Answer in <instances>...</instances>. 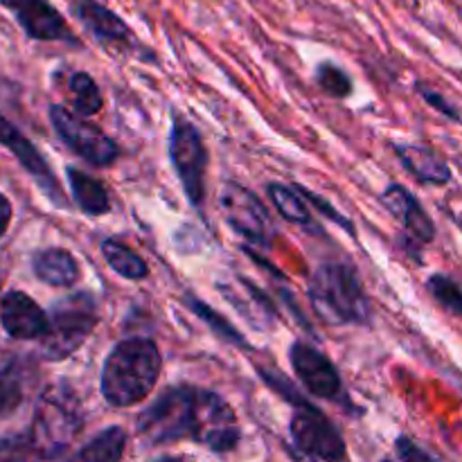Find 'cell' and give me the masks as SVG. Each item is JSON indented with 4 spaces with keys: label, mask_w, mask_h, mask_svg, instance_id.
<instances>
[{
    "label": "cell",
    "mask_w": 462,
    "mask_h": 462,
    "mask_svg": "<svg viewBox=\"0 0 462 462\" xmlns=\"http://www.w3.org/2000/svg\"><path fill=\"white\" fill-rule=\"evenodd\" d=\"M99 323V305L93 293L77 291L54 302L48 328L39 338V352L50 364L66 361L79 350Z\"/></svg>",
    "instance_id": "cell-5"
},
{
    "label": "cell",
    "mask_w": 462,
    "mask_h": 462,
    "mask_svg": "<svg viewBox=\"0 0 462 462\" xmlns=\"http://www.w3.org/2000/svg\"><path fill=\"white\" fill-rule=\"evenodd\" d=\"M161 370L162 356L152 338H125L113 346L104 361L99 391L111 406L129 409L152 395Z\"/></svg>",
    "instance_id": "cell-2"
},
{
    "label": "cell",
    "mask_w": 462,
    "mask_h": 462,
    "mask_svg": "<svg viewBox=\"0 0 462 462\" xmlns=\"http://www.w3.org/2000/svg\"><path fill=\"white\" fill-rule=\"evenodd\" d=\"M0 287H3V278H0Z\"/></svg>",
    "instance_id": "cell-31"
},
{
    "label": "cell",
    "mask_w": 462,
    "mask_h": 462,
    "mask_svg": "<svg viewBox=\"0 0 462 462\" xmlns=\"http://www.w3.org/2000/svg\"><path fill=\"white\" fill-rule=\"evenodd\" d=\"M0 144L16 156V161L23 165V170H25L27 174L34 179V183L39 185L41 192H43L54 206L66 210V192L61 189V183H59L57 176L52 174V167L45 162V158L41 156L39 149L30 143V138H25V135H23L12 122L5 120L3 116H0Z\"/></svg>",
    "instance_id": "cell-13"
},
{
    "label": "cell",
    "mask_w": 462,
    "mask_h": 462,
    "mask_svg": "<svg viewBox=\"0 0 462 462\" xmlns=\"http://www.w3.org/2000/svg\"><path fill=\"white\" fill-rule=\"evenodd\" d=\"M0 323L16 341H39L48 328V314L27 293L9 291L0 300Z\"/></svg>",
    "instance_id": "cell-14"
},
{
    "label": "cell",
    "mask_w": 462,
    "mask_h": 462,
    "mask_svg": "<svg viewBox=\"0 0 462 462\" xmlns=\"http://www.w3.org/2000/svg\"><path fill=\"white\" fill-rule=\"evenodd\" d=\"M266 192H269V199L273 201L275 210H278L287 221H291V224L296 226L314 224L305 199L296 192L293 185L289 188V185H282V183H269L266 185Z\"/></svg>",
    "instance_id": "cell-23"
},
{
    "label": "cell",
    "mask_w": 462,
    "mask_h": 462,
    "mask_svg": "<svg viewBox=\"0 0 462 462\" xmlns=\"http://www.w3.org/2000/svg\"><path fill=\"white\" fill-rule=\"evenodd\" d=\"M66 179L70 185V194L75 206L88 217H102L111 210V199L102 180L77 167H66Z\"/></svg>",
    "instance_id": "cell-18"
},
{
    "label": "cell",
    "mask_w": 462,
    "mask_h": 462,
    "mask_svg": "<svg viewBox=\"0 0 462 462\" xmlns=\"http://www.w3.org/2000/svg\"><path fill=\"white\" fill-rule=\"evenodd\" d=\"M12 215H14L12 203H9V199L5 197V194H0V237L7 233L9 221H12Z\"/></svg>",
    "instance_id": "cell-30"
},
{
    "label": "cell",
    "mask_w": 462,
    "mask_h": 462,
    "mask_svg": "<svg viewBox=\"0 0 462 462\" xmlns=\"http://www.w3.org/2000/svg\"><path fill=\"white\" fill-rule=\"evenodd\" d=\"M289 361H291L298 382L310 395L329 402H337L343 395V379L337 365L314 346L296 341L289 350Z\"/></svg>",
    "instance_id": "cell-12"
},
{
    "label": "cell",
    "mask_w": 462,
    "mask_h": 462,
    "mask_svg": "<svg viewBox=\"0 0 462 462\" xmlns=\"http://www.w3.org/2000/svg\"><path fill=\"white\" fill-rule=\"evenodd\" d=\"M402 167L424 185H447L451 180V167L440 153L424 144H393Z\"/></svg>",
    "instance_id": "cell-16"
},
{
    "label": "cell",
    "mask_w": 462,
    "mask_h": 462,
    "mask_svg": "<svg viewBox=\"0 0 462 462\" xmlns=\"http://www.w3.org/2000/svg\"><path fill=\"white\" fill-rule=\"evenodd\" d=\"M293 188H296V192L300 194V197L305 199V201H310L311 206L319 208L320 215H325V217H328L329 221H334V224L341 226V228L346 230V233L355 235V224H352V221L347 219V217H343L341 212H338L337 208L332 206V203H328V199H323V197H320V194L311 192V189H307L305 185H293Z\"/></svg>",
    "instance_id": "cell-27"
},
{
    "label": "cell",
    "mask_w": 462,
    "mask_h": 462,
    "mask_svg": "<svg viewBox=\"0 0 462 462\" xmlns=\"http://www.w3.org/2000/svg\"><path fill=\"white\" fill-rule=\"evenodd\" d=\"M135 433L147 447L192 440L212 454H228L242 440L233 406L215 391L170 386L138 415Z\"/></svg>",
    "instance_id": "cell-1"
},
{
    "label": "cell",
    "mask_w": 462,
    "mask_h": 462,
    "mask_svg": "<svg viewBox=\"0 0 462 462\" xmlns=\"http://www.w3.org/2000/svg\"><path fill=\"white\" fill-rule=\"evenodd\" d=\"M427 287H429V291H431V296L436 298V300L440 302V305L445 307L451 316L460 319L462 316V293H460V284L456 282V278H451V275H445V273H436L429 278Z\"/></svg>",
    "instance_id": "cell-26"
},
{
    "label": "cell",
    "mask_w": 462,
    "mask_h": 462,
    "mask_svg": "<svg viewBox=\"0 0 462 462\" xmlns=\"http://www.w3.org/2000/svg\"><path fill=\"white\" fill-rule=\"evenodd\" d=\"M382 203L386 206V210L413 235L418 242L431 244L436 239V224L429 217V212L424 210L422 203L400 183H391L382 192Z\"/></svg>",
    "instance_id": "cell-15"
},
{
    "label": "cell",
    "mask_w": 462,
    "mask_h": 462,
    "mask_svg": "<svg viewBox=\"0 0 462 462\" xmlns=\"http://www.w3.org/2000/svg\"><path fill=\"white\" fill-rule=\"evenodd\" d=\"M25 400V368L21 361H7L0 368V418L12 415Z\"/></svg>",
    "instance_id": "cell-24"
},
{
    "label": "cell",
    "mask_w": 462,
    "mask_h": 462,
    "mask_svg": "<svg viewBox=\"0 0 462 462\" xmlns=\"http://www.w3.org/2000/svg\"><path fill=\"white\" fill-rule=\"evenodd\" d=\"M72 12H75L77 21L86 27V32L108 52L144 59V61H156V57L140 43L134 30L126 25L125 18L117 16L113 9H108L99 0H75Z\"/></svg>",
    "instance_id": "cell-7"
},
{
    "label": "cell",
    "mask_w": 462,
    "mask_h": 462,
    "mask_svg": "<svg viewBox=\"0 0 462 462\" xmlns=\"http://www.w3.org/2000/svg\"><path fill=\"white\" fill-rule=\"evenodd\" d=\"M48 117L59 140L88 165L108 167L120 156V147L116 144V140L108 138L102 129L90 125L88 120L68 111L66 106L52 104L48 108Z\"/></svg>",
    "instance_id": "cell-8"
},
{
    "label": "cell",
    "mask_w": 462,
    "mask_h": 462,
    "mask_svg": "<svg viewBox=\"0 0 462 462\" xmlns=\"http://www.w3.org/2000/svg\"><path fill=\"white\" fill-rule=\"evenodd\" d=\"M99 248H102L104 260L108 262V266H111L120 278L131 280V282H140V280L149 278L147 262H144L138 253L131 251L126 244H122L120 239H102Z\"/></svg>",
    "instance_id": "cell-19"
},
{
    "label": "cell",
    "mask_w": 462,
    "mask_h": 462,
    "mask_svg": "<svg viewBox=\"0 0 462 462\" xmlns=\"http://www.w3.org/2000/svg\"><path fill=\"white\" fill-rule=\"evenodd\" d=\"M316 84L325 95L334 99H346L352 95V79L338 63L323 61L316 68Z\"/></svg>",
    "instance_id": "cell-25"
},
{
    "label": "cell",
    "mask_w": 462,
    "mask_h": 462,
    "mask_svg": "<svg viewBox=\"0 0 462 462\" xmlns=\"http://www.w3.org/2000/svg\"><path fill=\"white\" fill-rule=\"evenodd\" d=\"M84 427V413L77 395L66 382H54L36 402L32 429L25 433L32 456L39 460H57L68 456L72 442Z\"/></svg>",
    "instance_id": "cell-3"
},
{
    "label": "cell",
    "mask_w": 462,
    "mask_h": 462,
    "mask_svg": "<svg viewBox=\"0 0 462 462\" xmlns=\"http://www.w3.org/2000/svg\"><path fill=\"white\" fill-rule=\"evenodd\" d=\"M395 451H397V458L409 460V462L411 460H422V462L433 460V456L429 454L427 449H422L418 442L409 440V438H400V440H397V445H395Z\"/></svg>",
    "instance_id": "cell-29"
},
{
    "label": "cell",
    "mask_w": 462,
    "mask_h": 462,
    "mask_svg": "<svg viewBox=\"0 0 462 462\" xmlns=\"http://www.w3.org/2000/svg\"><path fill=\"white\" fill-rule=\"evenodd\" d=\"M0 5L16 18L18 25L23 27V32L32 41L79 43L66 18L61 16V12L50 0H0Z\"/></svg>",
    "instance_id": "cell-11"
},
{
    "label": "cell",
    "mask_w": 462,
    "mask_h": 462,
    "mask_svg": "<svg viewBox=\"0 0 462 462\" xmlns=\"http://www.w3.org/2000/svg\"><path fill=\"white\" fill-rule=\"evenodd\" d=\"M310 302L328 325H368L373 316L359 273L343 262H328L314 271Z\"/></svg>",
    "instance_id": "cell-4"
},
{
    "label": "cell",
    "mask_w": 462,
    "mask_h": 462,
    "mask_svg": "<svg viewBox=\"0 0 462 462\" xmlns=\"http://www.w3.org/2000/svg\"><path fill=\"white\" fill-rule=\"evenodd\" d=\"M32 271L48 287H75L81 278L79 262L66 248H43L32 257Z\"/></svg>",
    "instance_id": "cell-17"
},
{
    "label": "cell",
    "mask_w": 462,
    "mask_h": 462,
    "mask_svg": "<svg viewBox=\"0 0 462 462\" xmlns=\"http://www.w3.org/2000/svg\"><path fill=\"white\" fill-rule=\"evenodd\" d=\"M418 93L422 95V99H424V102L429 104V106H433V108H436L438 113H442V116H447V117H449L451 122H458V120H460V113H458V108H456L454 104H451L449 99L445 97V95H442V93H438V90H433L431 86L418 84Z\"/></svg>",
    "instance_id": "cell-28"
},
{
    "label": "cell",
    "mask_w": 462,
    "mask_h": 462,
    "mask_svg": "<svg viewBox=\"0 0 462 462\" xmlns=\"http://www.w3.org/2000/svg\"><path fill=\"white\" fill-rule=\"evenodd\" d=\"M66 93L75 116L93 117L102 111V90L88 72H70L66 79Z\"/></svg>",
    "instance_id": "cell-20"
},
{
    "label": "cell",
    "mask_w": 462,
    "mask_h": 462,
    "mask_svg": "<svg viewBox=\"0 0 462 462\" xmlns=\"http://www.w3.org/2000/svg\"><path fill=\"white\" fill-rule=\"evenodd\" d=\"M291 442L302 458L343 460L347 458L346 440L332 422L314 404L298 406L291 418Z\"/></svg>",
    "instance_id": "cell-10"
},
{
    "label": "cell",
    "mask_w": 462,
    "mask_h": 462,
    "mask_svg": "<svg viewBox=\"0 0 462 462\" xmlns=\"http://www.w3.org/2000/svg\"><path fill=\"white\" fill-rule=\"evenodd\" d=\"M185 305H188L189 310H192L194 314L201 319V323H206L208 328L212 329V334H215V337H219L221 341L230 343V346H235V347H242V350H251V343L244 338V334L239 332V329L235 328V325L230 323L226 316H221L215 307L206 305L201 298L192 296V293H188V296H185Z\"/></svg>",
    "instance_id": "cell-22"
},
{
    "label": "cell",
    "mask_w": 462,
    "mask_h": 462,
    "mask_svg": "<svg viewBox=\"0 0 462 462\" xmlns=\"http://www.w3.org/2000/svg\"><path fill=\"white\" fill-rule=\"evenodd\" d=\"M219 203L226 221L239 237H244L257 248H271V244H273V224H271L269 212L262 206L255 192L235 183V180H228L221 188Z\"/></svg>",
    "instance_id": "cell-9"
},
{
    "label": "cell",
    "mask_w": 462,
    "mask_h": 462,
    "mask_svg": "<svg viewBox=\"0 0 462 462\" xmlns=\"http://www.w3.org/2000/svg\"><path fill=\"white\" fill-rule=\"evenodd\" d=\"M126 449V431L122 427H108L102 433L86 442L75 454L77 460L84 462H117L125 456Z\"/></svg>",
    "instance_id": "cell-21"
},
{
    "label": "cell",
    "mask_w": 462,
    "mask_h": 462,
    "mask_svg": "<svg viewBox=\"0 0 462 462\" xmlns=\"http://www.w3.org/2000/svg\"><path fill=\"white\" fill-rule=\"evenodd\" d=\"M170 156L188 201L192 206L203 208L208 192V149L197 126L176 108H171Z\"/></svg>",
    "instance_id": "cell-6"
}]
</instances>
